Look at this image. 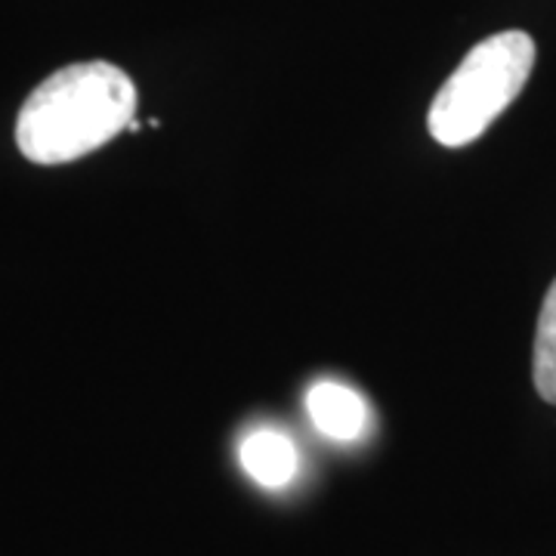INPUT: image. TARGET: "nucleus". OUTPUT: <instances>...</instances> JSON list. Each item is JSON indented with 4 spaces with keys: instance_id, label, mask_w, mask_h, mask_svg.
<instances>
[{
    "instance_id": "f257e3e1",
    "label": "nucleus",
    "mask_w": 556,
    "mask_h": 556,
    "mask_svg": "<svg viewBox=\"0 0 556 556\" xmlns=\"http://www.w3.org/2000/svg\"><path fill=\"white\" fill-rule=\"evenodd\" d=\"M137 87L112 62H75L40 84L16 118V146L35 164H68L130 127Z\"/></svg>"
},
{
    "instance_id": "f03ea898",
    "label": "nucleus",
    "mask_w": 556,
    "mask_h": 556,
    "mask_svg": "<svg viewBox=\"0 0 556 556\" xmlns=\"http://www.w3.org/2000/svg\"><path fill=\"white\" fill-rule=\"evenodd\" d=\"M535 68V40L526 31H497L479 40L430 105V137L460 149L479 139L517 100Z\"/></svg>"
},
{
    "instance_id": "7ed1b4c3",
    "label": "nucleus",
    "mask_w": 556,
    "mask_h": 556,
    "mask_svg": "<svg viewBox=\"0 0 556 556\" xmlns=\"http://www.w3.org/2000/svg\"><path fill=\"white\" fill-rule=\"evenodd\" d=\"M306 412L313 417L318 433L338 442H353L368 427V405L356 390L338 380H318L306 393Z\"/></svg>"
},
{
    "instance_id": "20e7f679",
    "label": "nucleus",
    "mask_w": 556,
    "mask_h": 556,
    "mask_svg": "<svg viewBox=\"0 0 556 556\" xmlns=\"http://www.w3.org/2000/svg\"><path fill=\"white\" fill-rule=\"evenodd\" d=\"M241 467L263 489H285L298 477V445L278 430H254L241 442Z\"/></svg>"
},
{
    "instance_id": "39448f33",
    "label": "nucleus",
    "mask_w": 556,
    "mask_h": 556,
    "mask_svg": "<svg viewBox=\"0 0 556 556\" xmlns=\"http://www.w3.org/2000/svg\"><path fill=\"white\" fill-rule=\"evenodd\" d=\"M532 378L538 396L556 405V278L541 303V316L535 328V356H532Z\"/></svg>"
}]
</instances>
